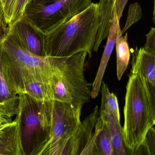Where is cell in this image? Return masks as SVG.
<instances>
[{"label":"cell","instance_id":"1","mask_svg":"<svg viewBox=\"0 0 155 155\" xmlns=\"http://www.w3.org/2000/svg\"><path fill=\"white\" fill-rule=\"evenodd\" d=\"M122 137L130 152L155 124V87L141 74L130 73L126 87Z\"/></svg>","mask_w":155,"mask_h":155},{"label":"cell","instance_id":"2","mask_svg":"<svg viewBox=\"0 0 155 155\" xmlns=\"http://www.w3.org/2000/svg\"><path fill=\"white\" fill-rule=\"evenodd\" d=\"M100 24L99 6L92 2L81 13L44 34L46 56L65 57L86 50L91 58Z\"/></svg>","mask_w":155,"mask_h":155},{"label":"cell","instance_id":"3","mask_svg":"<svg viewBox=\"0 0 155 155\" xmlns=\"http://www.w3.org/2000/svg\"><path fill=\"white\" fill-rule=\"evenodd\" d=\"M86 50L65 57H50L49 85L53 101L75 107L83 106L90 101L92 84L84 74Z\"/></svg>","mask_w":155,"mask_h":155},{"label":"cell","instance_id":"4","mask_svg":"<svg viewBox=\"0 0 155 155\" xmlns=\"http://www.w3.org/2000/svg\"><path fill=\"white\" fill-rule=\"evenodd\" d=\"M18 95L23 155H40L49 138L53 100L41 102L24 93Z\"/></svg>","mask_w":155,"mask_h":155},{"label":"cell","instance_id":"5","mask_svg":"<svg viewBox=\"0 0 155 155\" xmlns=\"http://www.w3.org/2000/svg\"><path fill=\"white\" fill-rule=\"evenodd\" d=\"M82 106L53 101L49 138L40 155H76V136Z\"/></svg>","mask_w":155,"mask_h":155},{"label":"cell","instance_id":"6","mask_svg":"<svg viewBox=\"0 0 155 155\" xmlns=\"http://www.w3.org/2000/svg\"><path fill=\"white\" fill-rule=\"evenodd\" d=\"M0 45L8 68L29 72L39 81L50 86V57L37 56L27 51L8 35L2 40Z\"/></svg>","mask_w":155,"mask_h":155},{"label":"cell","instance_id":"7","mask_svg":"<svg viewBox=\"0 0 155 155\" xmlns=\"http://www.w3.org/2000/svg\"><path fill=\"white\" fill-rule=\"evenodd\" d=\"M8 35L23 49L37 56H46L44 34L36 29L24 15L9 29Z\"/></svg>","mask_w":155,"mask_h":155},{"label":"cell","instance_id":"8","mask_svg":"<svg viewBox=\"0 0 155 155\" xmlns=\"http://www.w3.org/2000/svg\"><path fill=\"white\" fill-rule=\"evenodd\" d=\"M0 155H23L18 112L12 122L0 128Z\"/></svg>","mask_w":155,"mask_h":155},{"label":"cell","instance_id":"9","mask_svg":"<svg viewBox=\"0 0 155 155\" xmlns=\"http://www.w3.org/2000/svg\"><path fill=\"white\" fill-rule=\"evenodd\" d=\"M120 18L121 17L118 15L116 9L114 8L111 25L107 37V40L102 54L97 75L92 84V92L93 94H98L100 91L104 73L114 47L116 45L118 26L120 24Z\"/></svg>","mask_w":155,"mask_h":155},{"label":"cell","instance_id":"10","mask_svg":"<svg viewBox=\"0 0 155 155\" xmlns=\"http://www.w3.org/2000/svg\"><path fill=\"white\" fill-rule=\"evenodd\" d=\"M130 73L140 74L155 87V55L137 47L132 53Z\"/></svg>","mask_w":155,"mask_h":155},{"label":"cell","instance_id":"11","mask_svg":"<svg viewBox=\"0 0 155 155\" xmlns=\"http://www.w3.org/2000/svg\"><path fill=\"white\" fill-rule=\"evenodd\" d=\"M99 114L106 124L110 133L114 154L116 155H127V151L122 140V127L120 123L117 122L109 109L106 101L103 97H101V106Z\"/></svg>","mask_w":155,"mask_h":155},{"label":"cell","instance_id":"12","mask_svg":"<svg viewBox=\"0 0 155 155\" xmlns=\"http://www.w3.org/2000/svg\"><path fill=\"white\" fill-rule=\"evenodd\" d=\"M116 1L99 0L98 3L100 9V24L93 46V52H97L101 42L107 37Z\"/></svg>","mask_w":155,"mask_h":155},{"label":"cell","instance_id":"13","mask_svg":"<svg viewBox=\"0 0 155 155\" xmlns=\"http://www.w3.org/2000/svg\"><path fill=\"white\" fill-rule=\"evenodd\" d=\"M99 116L98 107L96 106L92 112L81 121L76 136V155H81L83 150L89 142Z\"/></svg>","mask_w":155,"mask_h":155},{"label":"cell","instance_id":"14","mask_svg":"<svg viewBox=\"0 0 155 155\" xmlns=\"http://www.w3.org/2000/svg\"><path fill=\"white\" fill-rule=\"evenodd\" d=\"M116 45L117 77L120 81L127 68L130 59V51L127 38L122 36L120 24L118 26Z\"/></svg>","mask_w":155,"mask_h":155},{"label":"cell","instance_id":"15","mask_svg":"<svg viewBox=\"0 0 155 155\" xmlns=\"http://www.w3.org/2000/svg\"><path fill=\"white\" fill-rule=\"evenodd\" d=\"M100 118V127L97 135L96 143L98 155H114L110 133L105 122L101 117Z\"/></svg>","mask_w":155,"mask_h":155},{"label":"cell","instance_id":"16","mask_svg":"<svg viewBox=\"0 0 155 155\" xmlns=\"http://www.w3.org/2000/svg\"><path fill=\"white\" fill-rule=\"evenodd\" d=\"M19 96L0 102V128L13 121L18 110Z\"/></svg>","mask_w":155,"mask_h":155},{"label":"cell","instance_id":"17","mask_svg":"<svg viewBox=\"0 0 155 155\" xmlns=\"http://www.w3.org/2000/svg\"><path fill=\"white\" fill-rule=\"evenodd\" d=\"M17 95L7 78L2 49L0 45V102L8 99Z\"/></svg>","mask_w":155,"mask_h":155},{"label":"cell","instance_id":"18","mask_svg":"<svg viewBox=\"0 0 155 155\" xmlns=\"http://www.w3.org/2000/svg\"><path fill=\"white\" fill-rule=\"evenodd\" d=\"M131 155H155V130L154 126L149 130L143 142L135 150L130 152Z\"/></svg>","mask_w":155,"mask_h":155},{"label":"cell","instance_id":"19","mask_svg":"<svg viewBox=\"0 0 155 155\" xmlns=\"http://www.w3.org/2000/svg\"><path fill=\"white\" fill-rule=\"evenodd\" d=\"M101 86V97H103L105 99L109 109L117 122L120 123V115L117 96L114 93L110 91L106 83L103 82Z\"/></svg>","mask_w":155,"mask_h":155},{"label":"cell","instance_id":"20","mask_svg":"<svg viewBox=\"0 0 155 155\" xmlns=\"http://www.w3.org/2000/svg\"><path fill=\"white\" fill-rule=\"evenodd\" d=\"M142 16L141 8L138 3H135L130 5L129 9L127 23L121 33L123 34L133 23L138 21Z\"/></svg>","mask_w":155,"mask_h":155},{"label":"cell","instance_id":"21","mask_svg":"<svg viewBox=\"0 0 155 155\" xmlns=\"http://www.w3.org/2000/svg\"><path fill=\"white\" fill-rule=\"evenodd\" d=\"M29 0H16L9 29L23 16L25 8Z\"/></svg>","mask_w":155,"mask_h":155},{"label":"cell","instance_id":"22","mask_svg":"<svg viewBox=\"0 0 155 155\" xmlns=\"http://www.w3.org/2000/svg\"><path fill=\"white\" fill-rule=\"evenodd\" d=\"M147 38L144 49L147 52L155 55V28H151L148 33L146 34Z\"/></svg>","mask_w":155,"mask_h":155},{"label":"cell","instance_id":"23","mask_svg":"<svg viewBox=\"0 0 155 155\" xmlns=\"http://www.w3.org/2000/svg\"><path fill=\"white\" fill-rule=\"evenodd\" d=\"M16 1V0H8L6 6L3 9L4 19L8 28L11 20Z\"/></svg>","mask_w":155,"mask_h":155},{"label":"cell","instance_id":"24","mask_svg":"<svg viewBox=\"0 0 155 155\" xmlns=\"http://www.w3.org/2000/svg\"><path fill=\"white\" fill-rule=\"evenodd\" d=\"M8 0H0V2L1 3L2 6V9L4 8L7 2H8Z\"/></svg>","mask_w":155,"mask_h":155},{"label":"cell","instance_id":"25","mask_svg":"<svg viewBox=\"0 0 155 155\" xmlns=\"http://www.w3.org/2000/svg\"><path fill=\"white\" fill-rule=\"evenodd\" d=\"M2 39H1L0 38V41H1Z\"/></svg>","mask_w":155,"mask_h":155},{"label":"cell","instance_id":"26","mask_svg":"<svg viewBox=\"0 0 155 155\" xmlns=\"http://www.w3.org/2000/svg\"><path fill=\"white\" fill-rule=\"evenodd\" d=\"M31 1V0H29V1Z\"/></svg>","mask_w":155,"mask_h":155}]
</instances>
